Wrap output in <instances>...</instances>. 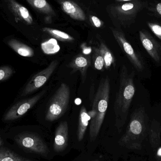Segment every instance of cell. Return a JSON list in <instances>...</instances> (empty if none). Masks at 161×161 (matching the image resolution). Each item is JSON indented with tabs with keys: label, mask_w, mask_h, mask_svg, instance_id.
<instances>
[{
	"label": "cell",
	"mask_w": 161,
	"mask_h": 161,
	"mask_svg": "<svg viewBox=\"0 0 161 161\" xmlns=\"http://www.w3.org/2000/svg\"><path fill=\"white\" fill-rule=\"evenodd\" d=\"M150 124L145 108H137L131 114L126 130L118 141V144L127 150L146 156Z\"/></svg>",
	"instance_id": "1"
},
{
	"label": "cell",
	"mask_w": 161,
	"mask_h": 161,
	"mask_svg": "<svg viewBox=\"0 0 161 161\" xmlns=\"http://www.w3.org/2000/svg\"><path fill=\"white\" fill-rule=\"evenodd\" d=\"M134 71L129 72L125 65L120 71V83L114 105L115 126L118 132L122 131L127 120L131 102L135 93Z\"/></svg>",
	"instance_id": "2"
},
{
	"label": "cell",
	"mask_w": 161,
	"mask_h": 161,
	"mask_svg": "<svg viewBox=\"0 0 161 161\" xmlns=\"http://www.w3.org/2000/svg\"><path fill=\"white\" fill-rule=\"evenodd\" d=\"M110 92L109 78L107 76L100 80L94 97L92 110L88 112L91 117L89 133L91 142L95 140L98 136L104 122L108 105Z\"/></svg>",
	"instance_id": "3"
},
{
	"label": "cell",
	"mask_w": 161,
	"mask_h": 161,
	"mask_svg": "<svg viewBox=\"0 0 161 161\" xmlns=\"http://www.w3.org/2000/svg\"><path fill=\"white\" fill-rule=\"evenodd\" d=\"M70 89L62 82L52 97L47 108L45 119L53 122L59 119L66 113L70 99Z\"/></svg>",
	"instance_id": "4"
},
{
	"label": "cell",
	"mask_w": 161,
	"mask_h": 161,
	"mask_svg": "<svg viewBox=\"0 0 161 161\" xmlns=\"http://www.w3.org/2000/svg\"><path fill=\"white\" fill-rule=\"evenodd\" d=\"M112 31L118 45L133 67L138 71H142L144 69V63L142 57L135 52L122 32L114 29H112Z\"/></svg>",
	"instance_id": "5"
},
{
	"label": "cell",
	"mask_w": 161,
	"mask_h": 161,
	"mask_svg": "<svg viewBox=\"0 0 161 161\" xmlns=\"http://www.w3.org/2000/svg\"><path fill=\"white\" fill-rule=\"evenodd\" d=\"M17 143L22 147L42 155H47L49 149L42 139L35 134L30 133L19 134L15 138Z\"/></svg>",
	"instance_id": "6"
},
{
	"label": "cell",
	"mask_w": 161,
	"mask_h": 161,
	"mask_svg": "<svg viewBox=\"0 0 161 161\" xmlns=\"http://www.w3.org/2000/svg\"><path fill=\"white\" fill-rule=\"evenodd\" d=\"M58 64V60H53L47 68L35 75L24 89L22 96L30 94L43 86L55 71Z\"/></svg>",
	"instance_id": "7"
},
{
	"label": "cell",
	"mask_w": 161,
	"mask_h": 161,
	"mask_svg": "<svg viewBox=\"0 0 161 161\" xmlns=\"http://www.w3.org/2000/svg\"><path fill=\"white\" fill-rule=\"evenodd\" d=\"M45 92L46 91L43 90L31 98L18 102L12 106L6 114L4 117V120L12 121L20 118L40 100Z\"/></svg>",
	"instance_id": "8"
},
{
	"label": "cell",
	"mask_w": 161,
	"mask_h": 161,
	"mask_svg": "<svg viewBox=\"0 0 161 161\" xmlns=\"http://www.w3.org/2000/svg\"><path fill=\"white\" fill-rule=\"evenodd\" d=\"M142 7V3L139 2H128L115 6L112 8L111 12L117 19L127 21L135 18Z\"/></svg>",
	"instance_id": "9"
},
{
	"label": "cell",
	"mask_w": 161,
	"mask_h": 161,
	"mask_svg": "<svg viewBox=\"0 0 161 161\" xmlns=\"http://www.w3.org/2000/svg\"><path fill=\"white\" fill-rule=\"evenodd\" d=\"M140 40L144 48L156 62L161 60V44L158 42L147 31L141 30L139 33Z\"/></svg>",
	"instance_id": "10"
},
{
	"label": "cell",
	"mask_w": 161,
	"mask_h": 161,
	"mask_svg": "<svg viewBox=\"0 0 161 161\" xmlns=\"http://www.w3.org/2000/svg\"><path fill=\"white\" fill-rule=\"evenodd\" d=\"M9 11L15 17L16 20L22 22L27 25L33 23V19L29 10L16 0H5Z\"/></svg>",
	"instance_id": "11"
},
{
	"label": "cell",
	"mask_w": 161,
	"mask_h": 161,
	"mask_svg": "<svg viewBox=\"0 0 161 161\" xmlns=\"http://www.w3.org/2000/svg\"><path fill=\"white\" fill-rule=\"evenodd\" d=\"M69 126L67 121L61 122L57 128L55 134L53 148L57 152L63 151L68 146Z\"/></svg>",
	"instance_id": "12"
},
{
	"label": "cell",
	"mask_w": 161,
	"mask_h": 161,
	"mask_svg": "<svg viewBox=\"0 0 161 161\" xmlns=\"http://www.w3.org/2000/svg\"><path fill=\"white\" fill-rule=\"evenodd\" d=\"M91 63L92 59L90 55L79 54L73 58L69 66L73 71H79L82 80H84L86 78L87 70L91 66Z\"/></svg>",
	"instance_id": "13"
},
{
	"label": "cell",
	"mask_w": 161,
	"mask_h": 161,
	"mask_svg": "<svg viewBox=\"0 0 161 161\" xmlns=\"http://www.w3.org/2000/svg\"><path fill=\"white\" fill-rule=\"evenodd\" d=\"M161 124L156 119L151 121L146 156L150 149L161 143Z\"/></svg>",
	"instance_id": "14"
},
{
	"label": "cell",
	"mask_w": 161,
	"mask_h": 161,
	"mask_svg": "<svg viewBox=\"0 0 161 161\" xmlns=\"http://www.w3.org/2000/svg\"><path fill=\"white\" fill-rule=\"evenodd\" d=\"M60 4L63 11L72 19L80 21L86 19L84 11L74 2L69 0H62L60 1Z\"/></svg>",
	"instance_id": "15"
},
{
	"label": "cell",
	"mask_w": 161,
	"mask_h": 161,
	"mask_svg": "<svg viewBox=\"0 0 161 161\" xmlns=\"http://www.w3.org/2000/svg\"><path fill=\"white\" fill-rule=\"evenodd\" d=\"M90 120L91 117L86 110V108L84 106H81L79 112L77 132V139L79 142L83 140Z\"/></svg>",
	"instance_id": "16"
},
{
	"label": "cell",
	"mask_w": 161,
	"mask_h": 161,
	"mask_svg": "<svg viewBox=\"0 0 161 161\" xmlns=\"http://www.w3.org/2000/svg\"><path fill=\"white\" fill-rule=\"evenodd\" d=\"M7 44L11 49L21 56L32 57L35 54L32 48L17 40L11 39L8 41Z\"/></svg>",
	"instance_id": "17"
},
{
	"label": "cell",
	"mask_w": 161,
	"mask_h": 161,
	"mask_svg": "<svg viewBox=\"0 0 161 161\" xmlns=\"http://www.w3.org/2000/svg\"><path fill=\"white\" fill-rule=\"evenodd\" d=\"M98 49L104 59L105 69H109L112 66L114 68L115 66V58L107 45L103 42H101L98 46Z\"/></svg>",
	"instance_id": "18"
},
{
	"label": "cell",
	"mask_w": 161,
	"mask_h": 161,
	"mask_svg": "<svg viewBox=\"0 0 161 161\" xmlns=\"http://www.w3.org/2000/svg\"><path fill=\"white\" fill-rule=\"evenodd\" d=\"M35 9L41 13L49 15H55L54 10L46 0H26Z\"/></svg>",
	"instance_id": "19"
},
{
	"label": "cell",
	"mask_w": 161,
	"mask_h": 161,
	"mask_svg": "<svg viewBox=\"0 0 161 161\" xmlns=\"http://www.w3.org/2000/svg\"><path fill=\"white\" fill-rule=\"evenodd\" d=\"M42 30L44 32H46L51 35L55 39L60 41L70 42L75 40L74 38L71 36L70 35L58 29L49 28V27H44L42 29Z\"/></svg>",
	"instance_id": "20"
},
{
	"label": "cell",
	"mask_w": 161,
	"mask_h": 161,
	"mask_svg": "<svg viewBox=\"0 0 161 161\" xmlns=\"http://www.w3.org/2000/svg\"><path fill=\"white\" fill-rule=\"evenodd\" d=\"M92 53L91 59L93 67L95 69L98 71H104V69H105V62L98 48L92 47Z\"/></svg>",
	"instance_id": "21"
},
{
	"label": "cell",
	"mask_w": 161,
	"mask_h": 161,
	"mask_svg": "<svg viewBox=\"0 0 161 161\" xmlns=\"http://www.w3.org/2000/svg\"><path fill=\"white\" fill-rule=\"evenodd\" d=\"M0 161H35L20 157L6 148H0Z\"/></svg>",
	"instance_id": "22"
},
{
	"label": "cell",
	"mask_w": 161,
	"mask_h": 161,
	"mask_svg": "<svg viewBox=\"0 0 161 161\" xmlns=\"http://www.w3.org/2000/svg\"><path fill=\"white\" fill-rule=\"evenodd\" d=\"M42 49L44 53L54 54L59 52L60 47L55 39H51L42 43Z\"/></svg>",
	"instance_id": "23"
},
{
	"label": "cell",
	"mask_w": 161,
	"mask_h": 161,
	"mask_svg": "<svg viewBox=\"0 0 161 161\" xmlns=\"http://www.w3.org/2000/svg\"><path fill=\"white\" fill-rule=\"evenodd\" d=\"M146 157L148 161H161V143L149 150Z\"/></svg>",
	"instance_id": "24"
},
{
	"label": "cell",
	"mask_w": 161,
	"mask_h": 161,
	"mask_svg": "<svg viewBox=\"0 0 161 161\" xmlns=\"http://www.w3.org/2000/svg\"><path fill=\"white\" fill-rule=\"evenodd\" d=\"M13 73V69L9 66L0 67V81L7 80Z\"/></svg>",
	"instance_id": "25"
},
{
	"label": "cell",
	"mask_w": 161,
	"mask_h": 161,
	"mask_svg": "<svg viewBox=\"0 0 161 161\" xmlns=\"http://www.w3.org/2000/svg\"><path fill=\"white\" fill-rule=\"evenodd\" d=\"M148 25L151 31L161 40V26L157 24L150 22L148 23Z\"/></svg>",
	"instance_id": "26"
},
{
	"label": "cell",
	"mask_w": 161,
	"mask_h": 161,
	"mask_svg": "<svg viewBox=\"0 0 161 161\" xmlns=\"http://www.w3.org/2000/svg\"><path fill=\"white\" fill-rule=\"evenodd\" d=\"M90 20L92 25L97 28H100L103 25V22L101 21V20L96 16H91L90 17Z\"/></svg>",
	"instance_id": "27"
},
{
	"label": "cell",
	"mask_w": 161,
	"mask_h": 161,
	"mask_svg": "<svg viewBox=\"0 0 161 161\" xmlns=\"http://www.w3.org/2000/svg\"><path fill=\"white\" fill-rule=\"evenodd\" d=\"M134 161H147V157L146 156H142V155H139V157L137 158L136 160Z\"/></svg>",
	"instance_id": "28"
},
{
	"label": "cell",
	"mask_w": 161,
	"mask_h": 161,
	"mask_svg": "<svg viewBox=\"0 0 161 161\" xmlns=\"http://www.w3.org/2000/svg\"><path fill=\"white\" fill-rule=\"evenodd\" d=\"M156 9L158 13L161 15V3H159L156 6Z\"/></svg>",
	"instance_id": "29"
},
{
	"label": "cell",
	"mask_w": 161,
	"mask_h": 161,
	"mask_svg": "<svg viewBox=\"0 0 161 161\" xmlns=\"http://www.w3.org/2000/svg\"><path fill=\"white\" fill-rule=\"evenodd\" d=\"M134 1V0H116V2H129V1Z\"/></svg>",
	"instance_id": "30"
},
{
	"label": "cell",
	"mask_w": 161,
	"mask_h": 161,
	"mask_svg": "<svg viewBox=\"0 0 161 161\" xmlns=\"http://www.w3.org/2000/svg\"><path fill=\"white\" fill-rule=\"evenodd\" d=\"M3 141H2V139H1V138H0V147H1V146H2V145H3Z\"/></svg>",
	"instance_id": "31"
},
{
	"label": "cell",
	"mask_w": 161,
	"mask_h": 161,
	"mask_svg": "<svg viewBox=\"0 0 161 161\" xmlns=\"http://www.w3.org/2000/svg\"><path fill=\"white\" fill-rule=\"evenodd\" d=\"M99 161L97 160H94V161Z\"/></svg>",
	"instance_id": "32"
}]
</instances>
